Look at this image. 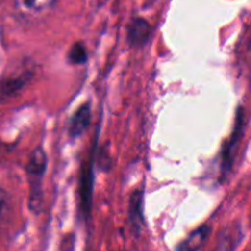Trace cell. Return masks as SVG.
I'll use <instances>...</instances> for the list:
<instances>
[{
  "label": "cell",
  "instance_id": "6da1fadb",
  "mask_svg": "<svg viewBox=\"0 0 251 251\" xmlns=\"http://www.w3.org/2000/svg\"><path fill=\"white\" fill-rule=\"evenodd\" d=\"M47 154L42 147H37L29 154L26 171L29 179V200L28 207L32 212L38 213L43 202L42 180L47 171Z\"/></svg>",
  "mask_w": 251,
  "mask_h": 251
},
{
  "label": "cell",
  "instance_id": "7a4b0ae2",
  "mask_svg": "<svg viewBox=\"0 0 251 251\" xmlns=\"http://www.w3.org/2000/svg\"><path fill=\"white\" fill-rule=\"evenodd\" d=\"M235 126L233 129L232 134H230L229 139L225 144L222 151V161H221V172L222 176H227L229 173L230 168L234 162L235 152H237L238 145H239L240 139L243 135V129H244V113H243V108H238L237 112V119H235Z\"/></svg>",
  "mask_w": 251,
  "mask_h": 251
},
{
  "label": "cell",
  "instance_id": "3957f363",
  "mask_svg": "<svg viewBox=\"0 0 251 251\" xmlns=\"http://www.w3.org/2000/svg\"><path fill=\"white\" fill-rule=\"evenodd\" d=\"M92 157L88 161L85 171L81 174L80 185V211L85 218L90 217L91 205H92Z\"/></svg>",
  "mask_w": 251,
  "mask_h": 251
},
{
  "label": "cell",
  "instance_id": "277c9868",
  "mask_svg": "<svg viewBox=\"0 0 251 251\" xmlns=\"http://www.w3.org/2000/svg\"><path fill=\"white\" fill-rule=\"evenodd\" d=\"M152 27L141 17H135L127 26V42L131 47H144L150 41Z\"/></svg>",
  "mask_w": 251,
  "mask_h": 251
},
{
  "label": "cell",
  "instance_id": "5b68a950",
  "mask_svg": "<svg viewBox=\"0 0 251 251\" xmlns=\"http://www.w3.org/2000/svg\"><path fill=\"white\" fill-rule=\"evenodd\" d=\"M32 76H33V71L29 68L19 71L16 74L5 76L1 82L2 97H11V96L17 95L29 82Z\"/></svg>",
  "mask_w": 251,
  "mask_h": 251
},
{
  "label": "cell",
  "instance_id": "8992f818",
  "mask_svg": "<svg viewBox=\"0 0 251 251\" xmlns=\"http://www.w3.org/2000/svg\"><path fill=\"white\" fill-rule=\"evenodd\" d=\"M91 117L92 113H91L90 103L82 104L74 113L71 119L69 120V135L71 139H77L88 129L91 124Z\"/></svg>",
  "mask_w": 251,
  "mask_h": 251
},
{
  "label": "cell",
  "instance_id": "52a82bcc",
  "mask_svg": "<svg viewBox=\"0 0 251 251\" xmlns=\"http://www.w3.org/2000/svg\"><path fill=\"white\" fill-rule=\"evenodd\" d=\"M144 190L137 189L129 200V222L135 233L139 234L144 226Z\"/></svg>",
  "mask_w": 251,
  "mask_h": 251
},
{
  "label": "cell",
  "instance_id": "ba28073f",
  "mask_svg": "<svg viewBox=\"0 0 251 251\" xmlns=\"http://www.w3.org/2000/svg\"><path fill=\"white\" fill-rule=\"evenodd\" d=\"M211 234V227L208 225H202L198 229L193 230L183 242L176 245V251H199L207 242Z\"/></svg>",
  "mask_w": 251,
  "mask_h": 251
},
{
  "label": "cell",
  "instance_id": "9c48e42d",
  "mask_svg": "<svg viewBox=\"0 0 251 251\" xmlns=\"http://www.w3.org/2000/svg\"><path fill=\"white\" fill-rule=\"evenodd\" d=\"M55 0H15V9L22 16H37L48 11Z\"/></svg>",
  "mask_w": 251,
  "mask_h": 251
},
{
  "label": "cell",
  "instance_id": "30bf717a",
  "mask_svg": "<svg viewBox=\"0 0 251 251\" xmlns=\"http://www.w3.org/2000/svg\"><path fill=\"white\" fill-rule=\"evenodd\" d=\"M88 59L87 48L82 42H76L71 46V48L68 51V60L73 65H81L85 64Z\"/></svg>",
  "mask_w": 251,
  "mask_h": 251
},
{
  "label": "cell",
  "instance_id": "8fae6325",
  "mask_svg": "<svg viewBox=\"0 0 251 251\" xmlns=\"http://www.w3.org/2000/svg\"><path fill=\"white\" fill-rule=\"evenodd\" d=\"M250 49H251V41H250Z\"/></svg>",
  "mask_w": 251,
  "mask_h": 251
}]
</instances>
